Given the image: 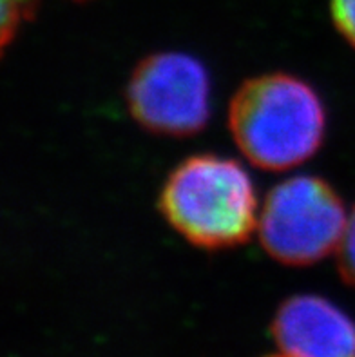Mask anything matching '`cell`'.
Listing matches in <instances>:
<instances>
[{
  "label": "cell",
  "instance_id": "obj_1",
  "mask_svg": "<svg viewBox=\"0 0 355 357\" xmlns=\"http://www.w3.org/2000/svg\"><path fill=\"white\" fill-rule=\"evenodd\" d=\"M326 113L305 80L270 73L243 82L229 105V129L243 156L265 171H288L323 145Z\"/></svg>",
  "mask_w": 355,
  "mask_h": 357
},
{
  "label": "cell",
  "instance_id": "obj_2",
  "mask_svg": "<svg viewBox=\"0 0 355 357\" xmlns=\"http://www.w3.org/2000/svg\"><path fill=\"white\" fill-rule=\"evenodd\" d=\"M160 211L189 243L212 250L245 243L259 220L248 172L216 154L181 162L163 183Z\"/></svg>",
  "mask_w": 355,
  "mask_h": 357
},
{
  "label": "cell",
  "instance_id": "obj_8",
  "mask_svg": "<svg viewBox=\"0 0 355 357\" xmlns=\"http://www.w3.org/2000/svg\"><path fill=\"white\" fill-rule=\"evenodd\" d=\"M332 18L339 33L355 47V0H332Z\"/></svg>",
  "mask_w": 355,
  "mask_h": 357
},
{
  "label": "cell",
  "instance_id": "obj_7",
  "mask_svg": "<svg viewBox=\"0 0 355 357\" xmlns=\"http://www.w3.org/2000/svg\"><path fill=\"white\" fill-rule=\"evenodd\" d=\"M36 0H2V44L8 45L13 31L22 22Z\"/></svg>",
  "mask_w": 355,
  "mask_h": 357
},
{
  "label": "cell",
  "instance_id": "obj_4",
  "mask_svg": "<svg viewBox=\"0 0 355 357\" xmlns=\"http://www.w3.org/2000/svg\"><path fill=\"white\" fill-rule=\"evenodd\" d=\"M127 105L149 132L185 138L211 116L207 69L185 53H156L138 63L127 86Z\"/></svg>",
  "mask_w": 355,
  "mask_h": 357
},
{
  "label": "cell",
  "instance_id": "obj_3",
  "mask_svg": "<svg viewBox=\"0 0 355 357\" xmlns=\"http://www.w3.org/2000/svg\"><path fill=\"white\" fill-rule=\"evenodd\" d=\"M347 222L342 199L326 181L294 176L270 190L257 231L270 258L290 267H308L338 250Z\"/></svg>",
  "mask_w": 355,
  "mask_h": 357
},
{
  "label": "cell",
  "instance_id": "obj_6",
  "mask_svg": "<svg viewBox=\"0 0 355 357\" xmlns=\"http://www.w3.org/2000/svg\"><path fill=\"white\" fill-rule=\"evenodd\" d=\"M338 267L342 280L348 285L355 287V208L348 216L347 229L342 232V238L338 247Z\"/></svg>",
  "mask_w": 355,
  "mask_h": 357
},
{
  "label": "cell",
  "instance_id": "obj_9",
  "mask_svg": "<svg viewBox=\"0 0 355 357\" xmlns=\"http://www.w3.org/2000/svg\"><path fill=\"white\" fill-rule=\"evenodd\" d=\"M274 357H283V356H274Z\"/></svg>",
  "mask_w": 355,
  "mask_h": 357
},
{
  "label": "cell",
  "instance_id": "obj_5",
  "mask_svg": "<svg viewBox=\"0 0 355 357\" xmlns=\"http://www.w3.org/2000/svg\"><path fill=\"white\" fill-rule=\"evenodd\" d=\"M283 357H355V323L317 296L288 298L272 321Z\"/></svg>",
  "mask_w": 355,
  "mask_h": 357
}]
</instances>
